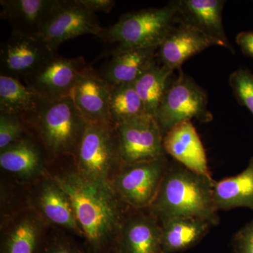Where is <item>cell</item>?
<instances>
[{"label":"cell","instance_id":"21","mask_svg":"<svg viewBox=\"0 0 253 253\" xmlns=\"http://www.w3.org/2000/svg\"><path fill=\"white\" fill-rule=\"evenodd\" d=\"M43 151L31 138L24 136L0 151V167L20 179L38 177L45 170Z\"/></svg>","mask_w":253,"mask_h":253},{"label":"cell","instance_id":"4","mask_svg":"<svg viewBox=\"0 0 253 253\" xmlns=\"http://www.w3.org/2000/svg\"><path fill=\"white\" fill-rule=\"evenodd\" d=\"M179 21L174 1L161 8H151L123 15L98 37L117 44L113 52L158 48Z\"/></svg>","mask_w":253,"mask_h":253},{"label":"cell","instance_id":"16","mask_svg":"<svg viewBox=\"0 0 253 253\" xmlns=\"http://www.w3.org/2000/svg\"><path fill=\"white\" fill-rule=\"evenodd\" d=\"M219 43L191 25L179 21L158 46L156 57L160 63L172 71L179 70L185 61Z\"/></svg>","mask_w":253,"mask_h":253},{"label":"cell","instance_id":"8","mask_svg":"<svg viewBox=\"0 0 253 253\" xmlns=\"http://www.w3.org/2000/svg\"><path fill=\"white\" fill-rule=\"evenodd\" d=\"M122 164L144 162L167 156L163 134L154 116L145 114L115 126Z\"/></svg>","mask_w":253,"mask_h":253},{"label":"cell","instance_id":"29","mask_svg":"<svg viewBox=\"0 0 253 253\" xmlns=\"http://www.w3.org/2000/svg\"><path fill=\"white\" fill-rule=\"evenodd\" d=\"M39 253H88L85 248L81 247L71 239L63 235H53L45 238Z\"/></svg>","mask_w":253,"mask_h":253},{"label":"cell","instance_id":"1","mask_svg":"<svg viewBox=\"0 0 253 253\" xmlns=\"http://www.w3.org/2000/svg\"><path fill=\"white\" fill-rule=\"evenodd\" d=\"M54 178L72 202L88 253H104L113 247L130 208L111 184L87 180L77 171Z\"/></svg>","mask_w":253,"mask_h":253},{"label":"cell","instance_id":"11","mask_svg":"<svg viewBox=\"0 0 253 253\" xmlns=\"http://www.w3.org/2000/svg\"><path fill=\"white\" fill-rule=\"evenodd\" d=\"M54 53L39 37L11 31L1 46V75L23 80Z\"/></svg>","mask_w":253,"mask_h":253},{"label":"cell","instance_id":"22","mask_svg":"<svg viewBox=\"0 0 253 253\" xmlns=\"http://www.w3.org/2000/svg\"><path fill=\"white\" fill-rule=\"evenodd\" d=\"M161 223L163 253L183 252L207 235L212 224L200 218L176 217Z\"/></svg>","mask_w":253,"mask_h":253},{"label":"cell","instance_id":"19","mask_svg":"<svg viewBox=\"0 0 253 253\" xmlns=\"http://www.w3.org/2000/svg\"><path fill=\"white\" fill-rule=\"evenodd\" d=\"M62 0H1V18L13 32L38 36Z\"/></svg>","mask_w":253,"mask_h":253},{"label":"cell","instance_id":"25","mask_svg":"<svg viewBox=\"0 0 253 253\" xmlns=\"http://www.w3.org/2000/svg\"><path fill=\"white\" fill-rule=\"evenodd\" d=\"M173 72L172 70L161 63L158 64L156 61L134 82L136 92L140 96L148 115L156 117L160 104L172 80Z\"/></svg>","mask_w":253,"mask_h":253},{"label":"cell","instance_id":"20","mask_svg":"<svg viewBox=\"0 0 253 253\" xmlns=\"http://www.w3.org/2000/svg\"><path fill=\"white\" fill-rule=\"evenodd\" d=\"M157 50L154 47L113 52L99 75L111 86L132 84L156 62Z\"/></svg>","mask_w":253,"mask_h":253},{"label":"cell","instance_id":"7","mask_svg":"<svg viewBox=\"0 0 253 253\" xmlns=\"http://www.w3.org/2000/svg\"><path fill=\"white\" fill-rule=\"evenodd\" d=\"M167 156L122 164L111 184L120 199L132 209H148L154 202L169 166Z\"/></svg>","mask_w":253,"mask_h":253},{"label":"cell","instance_id":"30","mask_svg":"<svg viewBox=\"0 0 253 253\" xmlns=\"http://www.w3.org/2000/svg\"><path fill=\"white\" fill-rule=\"evenodd\" d=\"M233 253H253V219L236 233Z\"/></svg>","mask_w":253,"mask_h":253},{"label":"cell","instance_id":"13","mask_svg":"<svg viewBox=\"0 0 253 253\" xmlns=\"http://www.w3.org/2000/svg\"><path fill=\"white\" fill-rule=\"evenodd\" d=\"M32 207L47 224L84 237L69 196L54 177H44L38 183L33 192Z\"/></svg>","mask_w":253,"mask_h":253},{"label":"cell","instance_id":"10","mask_svg":"<svg viewBox=\"0 0 253 253\" xmlns=\"http://www.w3.org/2000/svg\"><path fill=\"white\" fill-rule=\"evenodd\" d=\"M103 28L94 14L79 0H62L38 36L56 52L63 42L77 37L93 35L98 38Z\"/></svg>","mask_w":253,"mask_h":253},{"label":"cell","instance_id":"33","mask_svg":"<svg viewBox=\"0 0 253 253\" xmlns=\"http://www.w3.org/2000/svg\"><path fill=\"white\" fill-rule=\"evenodd\" d=\"M104 253H122L121 251H119V249L116 247V245H115L113 247L111 248V249H109V251H106Z\"/></svg>","mask_w":253,"mask_h":253},{"label":"cell","instance_id":"12","mask_svg":"<svg viewBox=\"0 0 253 253\" xmlns=\"http://www.w3.org/2000/svg\"><path fill=\"white\" fill-rule=\"evenodd\" d=\"M116 246L122 253H163L161 221L148 209L130 208Z\"/></svg>","mask_w":253,"mask_h":253},{"label":"cell","instance_id":"17","mask_svg":"<svg viewBox=\"0 0 253 253\" xmlns=\"http://www.w3.org/2000/svg\"><path fill=\"white\" fill-rule=\"evenodd\" d=\"M163 148L167 156L189 170L212 178L206 150L191 121L179 123L165 134Z\"/></svg>","mask_w":253,"mask_h":253},{"label":"cell","instance_id":"6","mask_svg":"<svg viewBox=\"0 0 253 253\" xmlns=\"http://www.w3.org/2000/svg\"><path fill=\"white\" fill-rule=\"evenodd\" d=\"M208 104L207 92L180 70L178 77L171 80L155 117L163 136L173 126L185 121H212Z\"/></svg>","mask_w":253,"mask_h":253},{"label":"cell","instance_id":"3","mask_svg":"<svg viewBox=\"0 0 253 253\" xmlns=\"http://www.w3.org/2000/svg\"><path fill=\"white\" fill-rule=\"evenodd\" d=\"M23 122L34 131L46 156L51 159L75 157L87 124L72 96L55 101L42 98L38 109Z\"/></svg>","mask_w":253,"mask_h":253},{"label":"cell","instance_id":"9","mask_svg":"<svg viewBox=\"0 0 253 253\" xmlns=\"http://www.w3.org/2000/svg\"><path fill=\"white\" fill-rule=\"evenodd\" d=\"M86 66L82 56L62 57L54 53L23 81L42 99L59 101L72 96L78 76Z\"/></svg>","mask_w":253,"mask_h":253},{"label":"cell","instance_id":"2","mask_svg":"<svg viewBox=\"0 0 253 253\" xmlns=\"http://www.w3.org/2000/svg\"><path fill=\"white\" fill-rule=\"evenodd\" d=\"M212 178L169 162L156 199L148 210L161 222L176 217L200 218L217 226L219 217L213 199Z\"/></svg>","mask_w":253,"mask_h":253},{"label":"cell","instance_id":"32","mask_svg":"<svg viewBox=\"0 0 253 253\" xmlns=\"http://www.w3.org/2000/svg\"><path fill=\"white\" fill-rule=\"evenodd\" d=\"M236 42L244 54L253 59V31L239 33L236 36Z\"/></svg>","mask_w":253,"mask_h":253},{"label":"cell","instance_id":"24","mask_svg":"<svg viewBox=\"0 0 253 253\" xmlns=\"http://www.w3.org/2000/svg\"><path fill=\"white\" fill-rule=\"evenodd\" d=\"M42 98L19 80L0 75V113L24 121L36 111Z\"/></svg>","mask_w":253,"mask_h":253},{"label":"cell","instance_id":"23","mask_svg":"<svg viewBox=\"0 0 253 253\" xmlns=\"http://www.w3.org/2000/svg\"><path fill=\"white\" fill-rule=\"evenodd\" d=\"M213 199L218 211L248 208L253 211V157L237 175L214 181Z\"/></svg>","mask_w":253,"mask_h":253},{"label":"cell","instance_id":"28","mask_svg":"<svg viewBox=\"0 0 253 253\" xmlns=\"http://www.w3.org/2000/svg\"><path fill=\"white\" fill-rule=\"evenodd\" d=\"M28 129L21 118L0 113V151L26 136Z\"/></svg>","mask_w":253,"mask_h":253},{"label":"cell","instance_id":"15","mask_svg":"<svg viewBox=\"0 0 253 253\" xmlns=\"http://www.w3.org/2000/svg\"><path fill=\"white\" fill-rule=\"evenodd\" d=\"M46 224L33 207L15 213L1 229V253H39Z\"/></svg>","mask_w":253,"mask_h":253},{"label":"cell","instance_id":"27","mask_svg":"<svg viewBox=\"0 0 253 253\" xmlns=\"http://www.w3.org/2000/svg\"><path fill=\"white\" fill-rule=\"evenodd\" d=\"M234 96L241 106L247 108L253 115V74L244 68H239L229 76Z\"/></svg>","mask_w":253,"mask_h":253},{"label":"cell","instance_id":"14","mask_svg":"<svg viewBox=\"0 0 253 253\" xmlns=\"http://www.w3.org/2000/svg\"><path fill=\"white\" fill-rule=\"evenodd\" d=\"M111 89V85L92 68L86 66L83 70L71 96L86 122L113 126L109 116Z\"/></svg>","mask_w":253,"mask_h":253},{"label":"cell","instance_id":"26","mask_svg":"<svg viewBox=\"0 0 253 253\" xmlns=\"http://www.w3.org/2000/svg\"><path fill=\"white\" fill-rule=\"evenodd\" d=\"M145 114L147 113L134 83L111 86L109 116L113 126Z\"/></svg>","mask_w":253,"mask_h":253},{"label":"cell","instance_id":"18","mask_svg":"<svg viewBox=\"0 0 253 253\" xmlns=\"http://www.w3.org/2000/svg\"><path fill=\"white\" fill-rule=\"evenodd\" d=\"M174 1L180 21L196 28L233 54L235 53L223 26L222 12L226 1L176 0Z\"/></svg>","mask_w":253,"mask_h":253},{"label":"cell","instance_id":"31","mask_svg":"<svg viewBox=\"0 0 253 253\" xmlns=\"http://www.w3.org/2000/svg\"><path fill=\"white\" fill-rule=\"evenodd\" d=\"M79 1L93 14L98 11L110 13L116 4V1L113 0H79Z\"/></svg>","mask_w":253,"mask_h":253},{"label":"cell","instance_id":"5","mask_svg":"<svg viewBox=\"0 0 253 253\" xmlns=\"http://www.w3.org/2000/svg\"><path fill=\"white\" fill-rule=\"evenodd\" d=\"M75 158L84 179L111 184L122 165L114 126L87 123Z\"/></svg>","mask_w":253,"mask_h":253}]
</instances>
